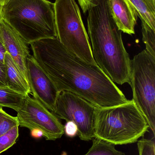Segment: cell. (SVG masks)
<instances>
[{
  "mask_svg": "<svg viewBox=\"0 0 155 155\" xmlns=\"http://www.w3.org/2000/svg\"><path fill=\"white\" fill-rule=\"evenodd\" d=\"M35 60L59 92L68 91L97 107L125 104V95L97 65L87 63L68 51L57 38L30 44Z\"/></svg>",
  "mask_w": 155,
  "mask_h": 155,
  "instance_id": "1",
  "label": "cell"
},
{
  "mask_svg": "<svg viewBox=\"0 0 155 155\" xmlns=\"http://www.w3.org/2000/svg\"><path fill=\"white\" fill-rule=\"evenodd\" d=\"M87 12V34L96 64L115 84H130L131 60L107 0H98L97 5Z\"/></svg>",
  "mask_w": 155,
  "mask_h": 155,
  "instance_id": "2",
  "label": "cell"
},
{
  "mask_svg": "<svg viewBox=\"0 0 155 155\" xmlns=\"http://www.w3.org/2000/svg\"><path fill=\"white\" fill-rule=\"evenodd\" d=\"M2 18L27 44L57 38L54 4L47 0H9Z\"/></svg>",
  "mask_w": 155,
  "mask_h": 155,
  "instance_id": "3",
  "label": "cell"
},
{
  "mask_svg": "<svg viewBox=\"0 0 155 155\" xmlns=\"http://www.w3.org/2000/svg\"><path fill=\"white\" fill-rule=\"evenodd\" d=\"M149 128L133 100L115 106L96 107L95 137L107 143L114 145L136 143Z\"/></svg>",
  "mask_w": 155,
  "mask_h": 155,
  "instance_id": "4",
  "label": "cell"
},
{
  "mask_svg": "<svg viewBox=\"0 0 155 155\" xmlns=\"http://www.w3.org/2000/svg\"><path fill=\"white\" fill-rule=\"evenodd\" d=\"M54 4L57 38L60 42L81 60L97 65L75 0H56Z\"/></svg>",
  "mask_w": 155,
  "mask_h": 155,
  "instance_id": "5",
  "label": "cell"
},
{
  "mask_svg": "<svg viewBox=\"0 0 155 155\" xmlns=\"http://www.w3.org/2000/svg\"><path fill=\"white\" fill-rule=\"evenodd\" d=\"M133 101L155 134V57L144 50L131 60Z\"/></svg>",
  "mask_w": 155,
  "mask_h": 155,
  "instance_id": "6",
  "label": "cell"
},
{
  "mask_svg": "<svg viewBox=\"0 0 155 155\" xmlns=\"http://www.w3.org/2000/svg\"><path fill=\"white\" fill-rule=\"evenodd\" d=\"M96 108L92 103L75 94L64 91L59 94L53 114L66 122L74 123L79 138L89 141L95 138Z\"/></svg>",
  "mask_w": 155,
  "mask_h": 155,
  "instance_id": "7",
  "label": "cell"
},
{
  "mask_svg": "<svg viewBox=\"0 0 155 155\" xmlns=\"http://www.w3.org/2000/svg\"><path fill=\"white\" fill-rule=\"evenodd\" d=\"M17 113L19 126L40 130L46 140L55 141L64 134V126L58 117L29 95Z\"/></svg>",
  "mask_w": 155,
  "mask_h": 155,
  "instance_id": "8",
  "label": "cell"
},
{
  "mask_svg": "<svg viewBox=\"0 0 155 155\" xmlns=\"http://www.w3.org/2000/svg\"><path fill=\"white\" fill-rule=\"evenodd\" d=\"M27 81L34 98L53 113L60 92L32 55L26 58Z\"/></svg>",
  "mask_w": 155,
  "mask_h": 155,
  "instance_id": "9",
  "label": "cell"
},
{
  "mask_svg": "<svg viewBox=\"0 0 155 155\" xmlns=\"http://www.w3.org/2000/svg\"><path fill=\"white\" fill-rule=\"evenodd\" d=\"M0 40L5 46L7 53L27 80L26 60L31 54L28 44L2 19L0 22Z\"/></svg>",
  "mask_w": 155,
  "mask_h": 155,
  "instance_id": "10",
  "label": "cell"
},
{
  "mask_svg": "<svg viewBox=\"0 0 155 155\" xmlns=\"http://www.w3.org/2000/svg\"><path fill=\"white\" fill-rule=\"evenodd\" d=\"M110 14L118 29L122 32L132 35L138 15L129 0H107Z\"/></svg>",
  "mask_w": 155,
  "mask_h": 155,
  "instance_id": "11",
  "label": "cell"
},
{
  "mask_svg": "<svg viewBox=\"0 0 155 155\" xmlns=\"http://www.w3.org/2000/svg\"><path fill=\"white\" fill-rule=\"evenodd\" d=\"M4 64L6 69L7 86L24 95H29L31 93V90L28 81L15 62L7 53L5 58Z\"/></svg>",
  "mask_w": 155,
  "mask_h": 155,
  "instance_id": "12",
  "label": "cell"
},
{
  "mask_svg": "<svg viewBox=\"0 0 155 155\" xmlns=\"http://www.w3.org/2000/svg\"><path fill=\"white\" fill-rule=\"evenodd\" d=\"M141 20L155 31V0H129Z\"/></svg>",
  "mask_w": 155,
  "mask_h": 155,
  "instance_id": "13",
  "label": "cell"
},
{
  "mask_svg": "<svg viewBox=\"0 0 155 155\" xmlns=\"http://www.w3.org/2000/svg\"><path fill=\"white\" fill-rule=\"evenodd\" d=\"M25 96L7 86H0V109L8 107L17 112L22 107Z\"/></svg>",
  "mask_w": 155,
  "mask_h": 155,
  "instance_id": "14",
  "label": "cell"
},
{
  "mask_svg": "<svg viewBox=\"0 0 155 155\" xmlns=\"http://www.w3.org/2000/svg\"><path fill=\"white\" fill-rule=\"evenodd\" d=\"M93 145L85 155H125L115 148V145L103 140L95 137L93 139Z\"/></svg>",
  "mask_w": 155,
  "mask_h": 155,
  "instance_id": "15",
  "label": "cell"
},
{
  "mask_svg": "<svg viewBox=\"0 0 155 155\" xmlns=\"http://www.w3.org/2000/svg\"><path fill=\"white\" fill-rule=\"evenodd\" d=\"M142 21L143 41L146 45V50L155 57V31L151 28L144 21Z\"/></svg>",
  "mask_w": 155,
  "mask_h": 155,
  "instance_id": "16",
  "label": "cell"
},
{
  "mask_svg": "<svg viewBox=\"0 0 155 155\" xmlns=\"http://www.w3.org/2000/svg\"><path fill=\"white\" fill-rule=\"evenodd\" d=\"M19 136V126H16L0 137V154L12 147Z\"/></svg>",
  "mask_w": 155,
  "mask_h": 155,
  "instance_id": "17",
  "label": "cell"
},
{
  "mask_svg": "<svg viewBox=\"0 0 155 155\" xmlns=\"http://www.w3.org/2000/svg\"><path fill=\"white\" fill-rule=\"evenodd\" d=\"M16 126H19L17 117L10 115L0 109V137Z\"/></svg>",
  "mask_w": 155,
  "mask_h": 155,
  "instance_id": "18",
  "label": "cell"
},
{
  "mask_svg": "<svg viewBox=\"0 0 155 155\" xmlns=\"http://www.w3.org/2000/svg\"><path fill=\"white\" fill-rule=\"evenodd\" d=\"M66 122V124L64 126V133L68 137L72 138L77 135V127L73 122L71 121Z\"/></svg>",
  "mask_w": 155,
  "mask_h": 155,
  "instance_id": "19",
  "label": "cell"
},
{
  "mask_svg": "<svg viewBox=\"0 0 155 155\" xmlns=\"http://www.w3.org/2000/svg\"><path fill=\"white\" fill-rule=\"evenodd\" d=\"M84 13L87 12L91 8L96 6L98 0H77Z\"/></svg>",
  "mask_w": 155,
  "mask_h": 155,
  "instance_id": "20",
  "label": "cell"
},
{
  "mask_svg": "<svg viewBox=\"0 0 155 155\" xmlns=\"http://www.w3.org/2000/svg\"><path fill=\"white\" fill-rule=\"evenodd\" d=\"M0 86H7L5 64L1 62H0Z\"/></svg>",
  "mask_w": 155,
  "mask_h": 155,
  "instance_id": "21",
  "label": "cell"
},
{
  "mask_svg": "<svg viewBox=\"0 0 155 155\" xmlns=\"http://www.w3.org/2000/svg\"><path fill=\"white\" fill-rule=\"evenodd\" d=\"M7 53V51L3 43L0 40V62L4 64L5 58Z\"/></svg>",
  "mask_w": 155,
  "mask_h": 155,
  "instance_id": "22",
  "label": "cell"
},
{
  "mask_svg": "<svg viewBox=\"0 0 155 155\" xmlns=\"http://www.w3.org/2000/svg\"><path fill=\"white\" fill-rule=\"evenodd\" d=\"M31 135L34 138H40L42 137H43L42 132L38 129H34L31 130Z\"/></svg>",
  "mask_w": 155,
  "mask_h": 155,
  "instance_id": "23",
  "label": "cell"
},
{
  "mask_svg": "<svg viewBox=\"0 0 155 155\" xmlns=\"http://www.w3.org/2000/svg\"><path fill=\"white\" fill-rule=\"evenodd\" d=\"M3 5L0 3V22L2 21V11Z\"/></svg>",
  "mask_w": 155,
  "mask_h": 155,
  "instance_id": "24",
  "label": "cell"
},
{
  "mask_svg": "<svg viewBox=\"0 0 155 155\" xmlns=\"http://www.w3.org/2000/svg\"><path fill=\"white\" fill-rule=\"evenodd\" d=\"M9 0H0V3L3 5H4Z\"/></svg>",
  "mask_w": 155,
  "mask_h": 155,
  "instance_id": "25",
  "label": "cell"
}]
</instances>
